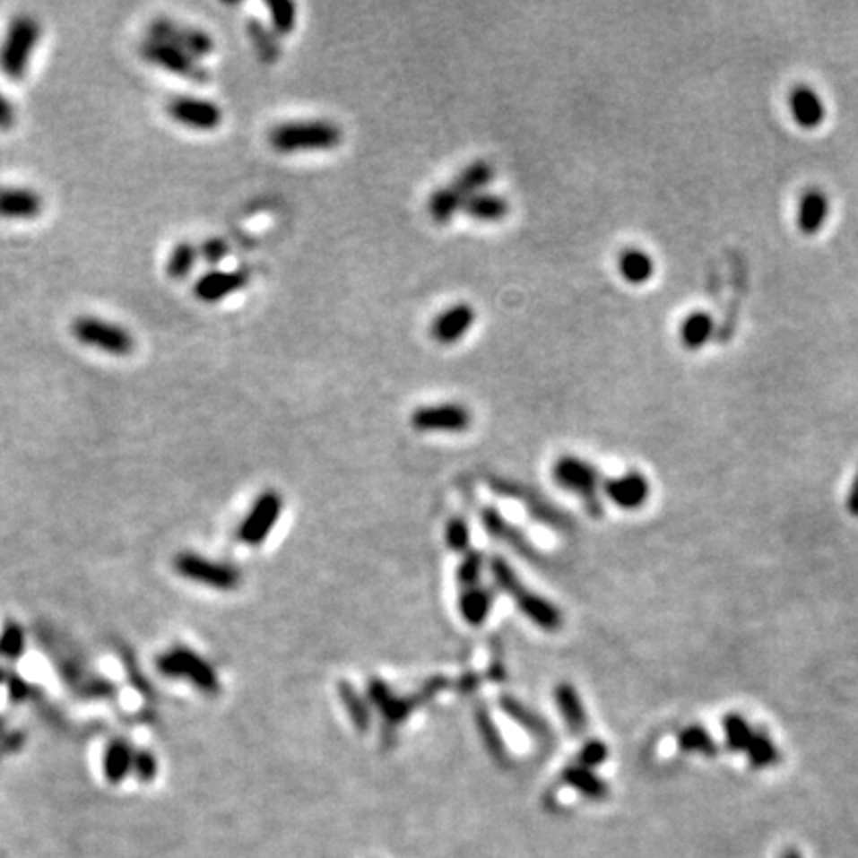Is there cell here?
Segmentation results:
<instances>
[{
  "label": "cell",
  "mask_w": 858,
  "mask_h": 858,
  "mask_svg": "<svg viewBox=\"0 0 858 858\" xmlns=\"http://www.w3.org/2000/svg\"><path fill=\"white\" fill-rule=\"evenodd\" d=\"M155 668L161 676L169 680H187L189 684L203 691V694H219L221 684L219 676L213 666L201 658L195 650L186 648V646H175L155 660Z\"/></svg>",
  "instance_id": "8992f818"
},
{
  "label": "cell",
  "mask_w": 858,
  "mask_h": 858,
  "mask_svg": "<svg viewBox=\"0 0 858 858\" xmlns=\"http://www.w3.org/2000/svg\"><path fill=\"white\" fill-rule=\"evenodd\" d=\"M464 213L477 221H501L509 215V203L495 193H475L464 203Z\"/></svg>",
  "instance_id": "83f0119b"
},
{
  "label": "cell",
  "mask_w": 858,
  "mask_h": 858,
  "mask_svg": "<svg viewBox=\"0 0 858 858\" xmlns=\"http://www.w3.org/2000/svg\"><path fill=\"white\" fill-rule=\"evenodd\" d=\"M616 266L622 279L634 286L650 282L654 273H656V263H654L650 253H646L644 248L638 247L624 248V251L618 255Z\"/></svg>",
  "instance_id": "d6986e66"
},
{
  "label": "cell",
  "mask_w": 858,
  "mask_h": 858,
  "mask_svg": "<svg viewBox=\"0 0 858 858\" xmlns=\"http://www.w3.org/2000/svg\"><path fill=\"white\" fill-rule=\"evenodd\" d=\"M465 195L461 193L457 187L449 186V187H439L438 191L431 193V197L428 199V213L436 223L446 225L449 223L457 211L464 209Z\"/></svg>",
  "instance_id": "f1b7e54d"
},
{
  "label": "cell",
  "mask_w": 858,
  "mask_h": 858,
  "mask_svg": "<svg viewBox=\"0 0 858 858\" xmlns=\"http://www.w3.org/2000/svg\"><path fill=\"white\" fill-rule=\"evenodd\" d=\"M499 707L507 717H511L516 725H521L524 732L531 733L533 737H537V740H549V737H550L549 724L544 722V719L539 714H534L531 707L521 704V701L516 698L501 696L499 698Z\"/></svg>",
  "instance_id": "cb8c5ba5"
},
{
  "label": "cell",
  "mask_w": 858,
  "mask_h": 858,
  "mask_svg": "<svg viewBox=\"0 0 858 858\" xmlns=\"http://www.w3.org/2000/svg\"><path fill=\"white\" fill-rule=\"evenodd\" d=\"M271 13V29L276 36H289L297 26V4L289 0L281 3H269Z\"/></svg>",
  "instance_id": "f35d334b"
},
{
  "label": "cell",
  "mask_w": 858,
  "mask_h": 858,
  "mask_svg": "<svg viewBox=\"0 0 858 858\" xmlns=\"http://www.w3.org/2000/svg\"><path fill=\"white\" fill-rule=\"evenodd\" d=\"M168 114L173 122L189 129H199V132H213L223 122V109L215 101L193 96H178L169 100Z\"/></svg>",
  "instance_id": "4fadbf2b"
},
{
  "label": "cell",
  "mask_w": 858,
  "mask_h": 858,
  "mask_svg": "<svg viewBox=\"0 0 858 858\" xmlns=\"http://www.w3.org/2000/svg\"><path fill=\"white\" fill-rule=\"evenodd\" d=\"M26 648L24 630L16 622H8L0 632V658L8 662H16L22 658Z\"/></svg>",
  "instance_id": "74e56055"
},
{
  "label": "cell",
  "mask_w": 858,
  "mask_h": 858,
  "mask_svg": "<svg viewBox=\"0 0 858 858\" xmlns=\"http://www.w3.org/2000/svg\"><path fill=\"white\" fill-rule=\"evenodd\" d=\"M338 696H340V701H342L350 722L354 724L356 730L360 733H366L368 730H370L372 712H370V706H368V701L362 698V694H360L352 684H348V681H340Z\"/></svg>",
  "instance_id": "f546056e"
},
{
  "label": "cell",
  "mask_w": 858,
  "mask_h": 858,
  "mask_svg": "<svg viewBox=\"0 0 858 858\" xmlns=\"http://www.w3.org/2000/svg\"><path fill=\"white\" fill-rule=\"evenodd\" d=\"M714 328H715V322L709 312L706 310L689 312V315L681 320L680 330H678L680 342L688 350L704 348L709 342V338L714 336Z\"/></svg>",
  "instance_id": "d4e9b609"
},
{
  "label": "cell",
  "mask_w": 858,
  "mask_h": 858,
  "mask_svg": "<svg viewBox=\"0 0 858 858\" xmlns=\"http://www.w3.org/2000/svg\"><path fill=\"white\" fill-rule=\"evenodd\" d=\"M475 724H477L479 733H481V740L487 747V751L491 753L499 763H507V750H505L503 737H501L499 730H497V725L493 724L491 715H489L487 707L479 706L475 709Z\"/></svg>",
  "instance_id": "836d02e7"
},
{
  "label": "cell",
  "mask_w": 858,
  "mask_h": 858,
  "mask_svg": "<svg viewBox=\"0 0 858 858\" xmlns=\"http://www.w3.org/2000/svg\"><path fill=\"white\" fill-rule=\"evenodd\" d=\"M281 513L282 497L276 491H271V489L261 493L237 531L238 541L248 544V547H261L276 527V523H279Z\"/></svg>",
  "instance_id": "8fae6325"
},
{
  "label": "cell",
  "mask_w": 858,
  "mask_h": 858,
  "mask_svg": "<svg viewBox=\"0 0 858 858\" xmlns=\"http://www.w3.org/2000/svg\"><path fill=\"white\" fill-rule=\"evenodd\" d=\"M781 858H802V856L799 851H795V848H787V851L781 854Z\"/></svg>",
  "instance_id": "c3c4849f"
},
{
  "label": "cell",
  "mask_w": 858,
  "mask_h": 858,
  "mask_svg": "<svg viewBox=\"0 0 858 858\" xmlns=\"http://www.w3.org/2000/svg\"><path fill=\"white\" fill-rule=\"evenodd\" d=\"M724 733H725V743L732 751H743L750 745L753 730L751 725L747 724V719L741 714H727L724 717Z\"/></svg>",
  "instance_id": "8d00e7d4"
},
{
  "label": "cell",
  "mask_w": 858,
  "mask_h": 858,
  "mask_svg": "<svg viewBox=\"0 0 858 858\" xmlns=\"http://www.w3.org/2000/svg\"><path fill=\"white\" fill-rule=\"evenodd\" d=\"M477 320V312L467 302H459L449 307L446 310H441L436 316V320L431 322V338L436 340L441 346H451L457 344L459 340H464L467 336V332L473 328Z\"/></svg>",
  "instance_id": "5bb4252c"
},
{
  "label": "cell",
  "mask_w": 858,
  "mask_h": 858,
  "mask_svg": "<svg viewBox=\"0 0 858 858\" xmlns=\"http://www.w3.org/2000/svg\"><path fill=\"white\" fill-rule=\"evenodd\" d=\"M134 759L135 751L126 740L109 741L104 751V759H101V769H104L106 781L112 783V785H119V783L134 771Z\"/></svg>",
  "instance_id": "603a6c76"
},
{
  "label": "cell",
  "mask_w": 858,
  "mask_h": 858,
  "mask_svg": "<svg viewBox=\"0 0 858 858\" xmlns=\"http://www.w3.org/2000/svg\"><path fill=\"white\" fill-rule=\"evenodd\" d=\"M481 570H483V557L481 552H467L464 560L459 562L457 567V583L461 590L479 586V580H481Z\"/></svg>",
  "instance_id": "ab89813d"
},
{
  "label": "cell",
  "mask_w": 858,
  "mask_h": 858,
  "mask_svg": "<svg viewBox=\"0 0 858 858\" xmlns=\"http://www.w3.org/2000/svg\"><path fill=\"white\" fill-rule=\"evenodd\" d=\"M147 34H150L152 40L171 44L175 48L189 52L197 60L207 58L215 52V40L211 39L209 32L195 29V26L175 22L165 16L152 21L147 26Z\"/></svg>",
  "instance_id": "30bf717a"
},
{
  "label": "cell",
  "mask_w": 858,
  "mask_h": 858,
  "mask_svg": "<svg viewBox=\"0 0 858 858\" xmlns=\"http://www.w3.org/2000/svg\"><path fill=\"white\" fill-rule=\"evenodd\" d=\"M40 22L30 14H18L8 24L0 42V72L8 80L21 82L29 72L36 46L40 42Z\"/></svg>",
  "instance_id": "3957f363"
},
{
  "label": "cell",
  "mask_w": 858,
  "mask_h": 858,
  "mask_svg": "<svg viewBox=\"0 0 858 858\" xmlns=\"http://www.w3.org/2000/svg\"><path fill=\"white\" fill-rule=\"evenodd\" d=\"M678 747L686 753H699L706 755V758L717 755V745L714 737L701 725H689L686 730H681L678 733Z\"/></svg>",
  "instance_id": "e575fe53"
},
{
  "label": "cell",
  "mask_w": 858,
  "mask_h": 858,
  "mask_svg": "<svg viewBox=\"0 0 858 858\" xmlns=\"http://www.w3.org/2000/svg\"><path fill=\"white\" fill-rule=\"evenodd\" d=\"M251 281V273L247 269L235 271H209L199 276L195 286H193V294L195 299L207 304H215L223 299H229L230 294L243 290Z\"/></svg>",
  "instance_id": "9a60e30c"
},
{
  "label": "cell",
  "mask_w": 858,
  "mask_h": 858,
  "mask_svg": "<svg viewBox=\"0 0 858 858\" xmlns=\"http://www.w3.org/2000/svg\"><path fill=\"white\" fill-rule=\"evenodd\" d=\"M481 521H483L485 531L491 534V537L499 539L501 542H507L513 550H516L523 557H527L529 560H534V557H537V552H534V549L527 542V539H524L511 523H507L501 513H497L495 509H491V507H487V509L481 513Z\"/></svg>",
  "instance_id": "44dd1931"
},
{
  "label": "cell",
  "mask_w": 858,
  "mask_h": 858,
  "mask_svg": "<svg viewBox=\"0 0 858 858\" xmlns=\"http://www.w3.org/2000/svg\"><path fill=\"white\" fill-rule=\"evenodd\" d=\"M493 608V593L485 586H473L461 590L459 594V612L464 620L472 626H481L489 618Z\"/></svg>",
  "instance_id": "4316f807"
},
{
  "label": "cell",
  "mask_w": 858,
  "mask_h": 858,
  "mask_svg": "<svg viewBox=\"0 0 858 858\" xmlns=\"http://www.w3.org/2000/svg\"><path fill=\"white\" fill-rule=\"evenodd\" d=\"M14 122H16L14 106L11 104V100L0 91V132H8V129L14 126Z\"/></svg>",
  "instance_id": "bcb514c9"
},
{
  "label": "cell",
  "mask_w": 858,
  "mask_h": 858,
  "mask_svg": "<svg viewBox=\"0 0 858 858\" xmlns=\"http://www.w3.org/2000/svg\"><path fill=\"white\" fill-rule=\"evenodd\" d=\"M846 509L851 515L858 516V472L854 475V481L851 485V491H848V497H846Z\"/></svg>",
  "instance_id": "7dc6e473"
},
{
  "label": "cell",
  "mask_w": 858,
  "mask_h": 858,
  "mask_svg": "<svg viewBox=\"0 0 858 858\" xmlns=\"http://www.w3.org/2000/svg\"><path fill=\"white\" fill-rule=\"evenodd\" d=\"M227 255H229V243L221 237H211L207 238V241H203L199 247V258L211 266L225 261Z\"/></svg>",
  "instance_id": "60d3db41"
},
{
  "label": "cell",
  "mask_w": 858,
  "mask_h": 858,
  "mask_svg": "<svg viewBox=\"0 0 858 858\" xmlns=\"http://www.w3.org/2000/svg\"><path fill=\"white\" fill-rule=\"evenodd\" d=\"M247 34L248 40L253 42V48L256 52V56L261 58L264 64H274L281 58V44H279V36L274 34L271 26L263 24L256 18H251L247 22Z\"/></svg>",
  "instance_id": "4dcf8cb0"
},
{
  "label": "cell",
  "mask_w": 858,
  "mask_h": 858,
  "mask_svg": "<svg viewBox=\"0 0 858 858\" xmlns=\"http://www.w3.org/2000/svg\"><path fill=\"white\" fill-rule=\"evenodd\" d=\"M606 759H608V745L598 740H590L585 743L583 750H580L576 763L583 765V767L593 769V767H598V765H602Z\"/></svg>",
  "instance_id": "b9f144b4"
},
{
  "label": "cell",
  "mask_w": 858,
  "mask_h": 858,
  "mask_svg": "<svg viewBox=\"0 0 858 858\" xmlns=\"http://www.w3.org/2000/svg\"><path fill=\"white\" fill-rule=\"evenodd\" d=\"M199 261V247L191 245L187 241L178 243L169 253L168 258V274L173 281H183L195 269Z\"/></svg>",
  "instance_id": "d6a6232c"
},
{
  "label": "cell",
  "mask_w": 858,
  "mask_h": 858,
  "mask_svg": "<svg viewBox=\"0 0 858 858\" xmlns=\"http://www.w3.org/2000/svg\"><path fill=\"white\" fill-rule=\"evenodd\" d=\"M552 481L565 491L576 495L580 501L585 503L586 511L593 516H602V503L598 497V489H601V473L598 469L586 459H580L576 455H562L555 461L550 469Z\"/></svg>",
  "instance_id": "5b68a950"
},
{
  "label": "cell",
  "mask_w": 858,
  "mask_h": 858,
  "mask_svg": "<svg viewBox=\"0 0 858 858\" xmlns=\"http://www.w3.org/2000/svg\"><path fill=\"white\" fill-rule=\"evenodd\" d=\"M134 773L142 783H152L158 775V759L150 751H135Z\"/></svg>",
  "instance_id": "ee69618b"
},
{
  "label": "cell",
  "mask_w": 858,
  "mask_h": 858,
  "mask_svg": "<svg viewBox=\"0 0 858 858\" xmlns=\"http://www.w3.org/2000/svg\"><path fill=\"white\" fill-rule=\"evenodd\" d=\"M42 213V197L26 187H0V217L29 221Z\"/></svg>",
  "instance_id": "e0dca14e"
},
{
  "label": "cell",
  "mask_w": 858,
  "mask_h": 858,
  "mask_svg": "<svg viewBox=\"0 0 858 858\" xmlns=\"http://www.w3.org/2000/svg\"><path fill=\"white\" fill-rule=\"evenodd\" d=\"M555 704L559 707V712L565 719V724L568 727V732L572 735H583L586 732V712L583 706V699H580L576 688L568 684V681H562L555 688Z\"/></svg>",
  "instance_id": "7402d4cb"
},
{
  "label": "cell",
  "mask_w": 858,
  "mask_h": 858,
  "mask_svg": "<svg viewBox=\"0 0 858 858\" xmlns=\"http://www.w3.org/2000/svg\"><path fill=\"white\" fill-rule=\"evenodd\" d=\"M6 688H8V698H11L14 704H21V701H24L30 696V686L26 684L21 676H16V673H8Z\"/></svg>",
  "instance_id": "f6af8a7d"
},
{
  "label": "cell",
  "mask_w": 858,
  "mask_h": 858,
  "mask_svg": "<svg viewBox=\"0 0 858 858\" xmlns=\"http://www.w3.org/2000/svg\"><path fill=\"white\" fill-rule=\"evenodd\" d=\"M472 412L455 402L421 405L410 415L412 428L423 433H461L472 426Z\"/></svg>",
  "instance_id": "7c38bea8"
},
{
  "label": "cell",
  "mask_w": 858,
  "mask_h": 858,
  "mask_svg": "<svg viewBox=\"0 0 858 858\" xmlns=\"http://www.w3.org/2000/svg\"><path fill=\"white\" fill-rule=\"evenodd\" d=\"M72 336L80 344L116 358L129 356L135 348L132 332L98 316H78L72 322Z\"/></svg>",
  "instance_id": "52a82bcc"
},
{
  "label": "cell",
  "mask_w": 858,
  "mask_h": 858,
  "mask_svg": "<svg viewBox=\"0 0 858 858\" xmlns=\"http://www.w3.org/2000/svg\"><path fill=\"white\" fill-rule=\"evenodd\" d=\"M489 572H491L495 585L499 586L505 594L513 598L516 608H519L534 626H539L544 632H557L562 628V612L559 608L549 602L547 598H542L541 594L533 593V590L524 586L521 578L516 576L513 567L505 559L493 557L489 560Z\"/></svg>",
  "instance_id": "6da1fadb"
},
{
  "label": "cell",
  "mask_w": 858,
  "mask_h": 858,
  "mask_svg": "<svg viewBox=\"0 0 858 858\" xmlns=\"http://www.w3.org/2000/svg\"><path fill=\"white\" fill-rule=\"evenodd\" d=\"M789 109L795 122L805 129H815L825 122V104L815 88L795 86L789 94Z\"/></svg>",
  "instance_id": "ac0fdd59"
},
{
  "label": "cell",
  "mask_w": 858,
  "mask_h": 858,
  "mask_svg": "<svg viewBox=\"0 0 858 858\" xmlns=\"http://www.w3.org/2000/svg\"><path fill=\"white\" fill-rule=\"evenodd\" d=\"M4 680H6V673H4L3 670H0V684H3V681H4Z\"/></svg>",
  "instance_id": "681fc988"
},
{
  "label": "cell",
  "mask_w": 858,
  "mask_h": 858,
  "mask_svg": "<svg viewBox=\"0 0 858 858\" xmlns=\"http://www.w3.org/2000/svg\"><path fill=\"white\" fill-rule=\"evenodd\" d=\"M140 54L152 66H158L165 72L175 74V76L186 78L187 82H193V84H207L211 78L209 70L203 66L195 56H191L189 52L181 48H175L171 44L147 39L140 46Z\"/></svg>",
  "instance_id": "9c48e42d"
},
{
  "label": "cell",
  "mask_w": 858,
  "mask_h": 858,
  "mask_svg": "<svg viewBox=\"0 0 858 858\" xmlns=\"http://www.w3.org/2000/svg\"><path fill=\"white\" fill-rule=\"evenodd\" d=\"M447 686V680L444 678H433L428 681L418 694L415 696H405L400 698L394 694V689L386 684L380 678H372L370 684H368V698H370L372 706L380 712L384 717V725H386V733H394V730L398 725H402L405 719L410 717L412 712H415L420 706L426 704L428 699L438 694Z\"/></svg>",
  "instance_id": "277c9868"
},
{
  "label": "cell",
  "mask_w": 858,
  "mask_h": 858,
  "mask_svg": "<svg viewBox=\"0 0 858 858\" xmlns=\"http://www.w3.org/2000/svg\"><path fill=\"white\" fill-rule=\"evenodd\" d=\"M745 755L750 758V763L753 765V767H758V769L771 767V765L779 761L777 747L773 745V741L769 740V735L763 733V732L753 733L751 741L745 750Z\"/></svg>",
  "instance_id": "d590c367"
},
{
  "label": "cell",
  "mask_w": 858,
  "mask_h": 858,
  "mask_svg": "<svg viewBox=\"0 0 858 858\" xmlns=\"http://www.w3.org/2000/svg\"><path fill=\"white\" fill-rule=\"evenodd\" d=\"M602 489L608 499L624 511H638L650 497L648 479L638 472H630V473H624L622 477L608 479Z\"/></svg>",
  "instance_id": "2e32d148"
},
{
  "label": "cell",
  "mask_w": 858,
  "mask_h": 858,
  "mask_svg": "<svg viewBox=\"0 0 858 858\" xmlns=\"http://www.w3.org/2000/svg\"><path fill=\"white\" fill-rule=\"evenodd\" d=\"M828 213H830V203L825 193L820 189H809L805 195L801 197V203H799L797 225L801 229V233L805 235L819 233V230L823 229L825 221L828 219Z\"/></svg>",
  "instance_id": "ffe728a7"
},
{
  "label": "cell",
  "mask_w": 858,
  "mask_h": 858,
  "mask_svg": "<svg viewBox=\"0 0 858 858\" xmlns=\"http://www.w3.org/2000/svg\"><path fill=\"white\" fill-rule=\"evenodd\" d=\"M493 175H495L493 165H489L487 161H473L457 175L451 186L457 187L465 197H472L475 195V193H481V189L491 183Z\"/></svg>",
  "instance_id": "1f68e13d"
},
{
  "label": "cell",
  "mask_w": 858,
  "mask_h": 858,
  "mask_svg": "<svg viewBox=\"0 0 858 858\" xmlns=\"http://www.w3.org/2000/svg\"><path fill=\"white\" fill-rule=\"evenodd\" d=\"M560 779L565 781L568 787L578 791L585 799L604 801L608 797L606 781L598 777V775L593 769L583 767V765H578V763L568 765V767L562 771Z\"/></svg>",
  "instance_id": "484cf974"
},
{
  "label": "cell",
  "mask_w": 858,
  "mask_h": 858,
  "mask_svg": "<svg viewBox=\"0 0 858 858\" xmlns=\"http://www.w3.org/2000/svg\"><path fill=\"white\" fill-rule=\"evenodd\" d=\"M173 568L179 576L191 580V583L205 585L215 590H235L241 585V570L227 562H217L203 559L197 552H179L173 559Z\"/></svg>",
  "instance_id": "ba28073f"
},
{
  "label": "cell",
  "mask_w": 858,
  "mask_h": 858,
  "mask_svg": "<svg viewBox=\"0 0 858 858\" xmlns=\"http://www.w3.org/2000/svg\"><path fill=\"white\" fill-rule=\"evenodd\" d=\"M342 127L328 119H299L274 126L269 143L279 153L330 152L342 143Z\"/></svg>",
  "instance_id": "7a4b0ae2"
},
{
  "label": "cell",
  "mask_w": 858,
  "mask_h": 858,
  "mask_svg": "<svg viewBox=\"0 0 858 858\" xmlns=\"http://www.w3.org/2000/svg\"><path fill=\"white\" fill-rule=\"evenodd\" d=\"M446 541L451 550L465 552L469 549V527L464 519H451L446 527Z\"/></svg>",
  "instance_id": "7bdbcfd3"
}]
</instances>
